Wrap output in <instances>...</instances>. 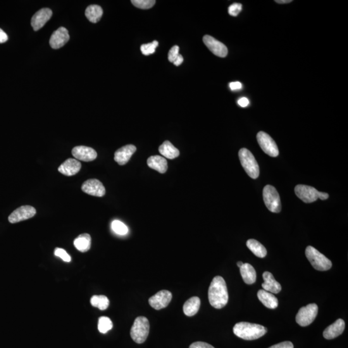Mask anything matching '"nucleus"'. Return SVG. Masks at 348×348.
<instances>
[{"mask_svg":"<svg viewBox=\"0 0 348 348\" xmlns=\"http://www.w3.org/2000/svg\"><path fill=\"white\" fill-rule=\"evenodd\" d=\"M210 304L216 309H221L227 304L228 294L225 280L221 276L213 279L208 290Z\"/></svg>","mask_w":348,"mask_h":348,"instance_id":"nucleus-1","label":"nucleus"},{"mask_svg":"<svg viewBox=\"0 0 348 348\" xmlns=\"http://www.w3.org/2000/svg\"><path fill=\"white\" fill-rule=\"evenodd\" d=\"M233 331L237 337L247 340L257 339L263 337L268 331L263 326L246 322L236 324Z\"/></svg>","mask_w":348,"mask_h":348,"instance_id":"nucleus-2","label":"nucleus"},{"mask_svg":"<svg viewBox=\"0 0 348 348\" xmlns=\"http://www.w3.org/2000/svg\"><path fill=\"white\" fill-rule=\"evenodd\" d=\"M295 194L306 203H311L316 201L319 198L323 200L327 199L329 195L327 193L319 192L316 188L310 186L299 185L295 188Z\"/></svg>","mask_w":348,"mask_h":348,"instance_id":"nucleus-3","label":"nucleus"},{"mask_svg":"<svg viewBox=\"0 0 348 348\" xmlns=\"http://www.w3.org/2000/svg\"><path fill=\"white\" fill-rule=\"evenodd\" d=\"M149 321L145 317H138L133 324L130 330V336L133 341L142 344L147 340L149 334Z\"/></svg>","mask_w":348,"mask_h":348,"instance_id":"nucleus-4","label":"nucleus"},{"mask_svg":"<svg viewBox=\"0 0 348 348\" xmlns=\"http://www.w3.org/2000/svg\"><path fill=\"white\" fill-rule=\"evenodd\" d=\"M239 157L240 163L248 175L254 180L258 178L259 166L252 152L249 150L243 148L239 150Z\"/></svg>","mask_w":348,"mask_h":348,"instance_id":"nucleus-5","label":"nucleus"},{"mask_svg":"<svg viewBox=\"0 0 348 348\" xmlns=\"http://www.w3.org/2000/svg\"><path fill=\"white\" fill-rule=\"evenodd\" d=\"M305 253H306L307 259L316 270L326 271L330 270L332 266L330 260L313 247H307Z\"/></svg>","mask_w":348,"mask_h":348,"instance_id":"nucleus-6","label":"nucleus"},{"mask_svg":"<svg viewBox=\"0 0 348 348\" xmlns=\"http://www.w3.org/2000/svg\"><path fill=\"white\" fill-rule=\"evenodd\" d=\"M263 199L267 208L273 213H279L281 211V202L280 194L275 187L266 185L263 189Z\"/></svg>","mask_w":348,"mask_h":348,"instance_id":"nucleus-7","label":"nucleus"},{"mask_svg":"<svg viewBox=\"0 0 348 348\" xmlns=\"http://www.w3.org/2000/svg\"><path fill=\"white\" fill-rule=\"evenodd\" d=\"M318 314V306L316 304H309L302 307L296 316V322L300 326H309L316 318Z\"/></svg>","mask_w":348,"mask_h":348,"instance_id":"nucleus-8","label":"nucleus"},{"mask_svg":"<svg viewBox=\"0 0 348 348\" xmlns=\"http://www.w3.org/2000/svg\"><path fill=\"white\" fill-rule=\"evenodd\" d=\"M257 140L259 146L261 147L264 153L273 157L279 156L280 152H279L277 145L275 144V141L268 133L261 131L257 133Z\"/></svg>","mask_w":348,"mask_h":348,"instance_id":"nucleus-9","label":"nucleus"},{"mask_svg":"<svg viewBox=\"0 0 348 348\" xmlns=\"http://www.w3.org/2000/svg\"><path fill=\"white\" fill-rule=\"evenodd\" d=\"M172 299V294L168 290H161L156 295L150 298L149 302L154 309L156 310L167 307Z\"/></svg>","mask_w":348,"mask_h":348,"instance_id":"nucleus-10","label":"nucleus"},{"mask_svg":"<svg viewBox=\"0 0 348 348\" xmlns=\"http://www.w3.org/2000/svg\"><path fill=\"white\" fill-rule=\"evenodd\" d=\"M36 214H37V211L34 207L25 205L15 210L9 216V221L13 224L17 223L33 218Z\"/></svg>","mask_w":348,"mask_h":348,"instance_id":"nucleus-11","label":"nucleus"},{"mask_svg":"<svg viewBox=\"0 0 348 348\" xmlns=\"http://www.w3.org/2000/svg\"><path fill=\"white\" fill-rule=\"evenodd\" d=\"M202 40L205 45L216 56L220 58H225L227 56V47L223 43L209 35H205Z\"/></svg>","mask_w":348,"mask_h":348,"instance_id":"nucleus-12","label":"nucleus"},{"mask_svg":"<svg viewBox=\"0 0 348 348\" xmlns=\"http://www.w3.org/2000/svg\"><path fill=\"white\" fill-rule=\"evenodd\" d=\"M82 189L86 194L96 197L104 196L106 192L103 185L96 179L86 181L82 185Z\"/></svg>","mask_w":348,"mask_h":348,"instance_id":"nucleus-13","label":"nucleus"},{"mask_svg":"<svg viewBox=\"0 0 348 348\" xmlns=\"http://www.w3.org/2000/svg\"><path fill=\"white\" fill-rule=\"evenodd\" d=\"M70 39L68 31L65 27H59L54 31L50 39V45L52 49H58L63 47Z\"/></svg>","mask_w":348,"mask_h":348,"instance_id":"nucleus-14","label":"nucleus"},{"mask_svg":"<svg viewBox=\"0 0 348 348\" xmlns=\"http://www.w3.org/2000/svg\"><path fill=\"white\" fill-rule=\"evenodd\" d=\"M73 156L78 160L90 162L94 161L97 156L96 150L92 148L85 146H78L72 150Z\"/></svg>","mask_w":348,"mask_h":348,"instance_id":"nucleus-15","label":"nucleus"},{"mask_svg":"<svg viewBox=\"0 0 348 348\" xmlns=\"http://www.w3.org/2000/svg\"><path fill=\"white\" fill-rule=\"evenodd\" d=\"M52 11L48 8L42 9L32 16L31 25L34 30H40L52 17Z\"/></svg>","mask_w":348,"mask_h":348,"instance_id":"nucleus-16","label":"nucleus"},{"mask_svg":"<svg viewBox=\"0 0 348 348\" xmlns=\"http://www.w3.org/2000/svg\"><path fill=\"white\" fill-rule=\"evenodd\" d=\"M136 151V147L133 145H128L120 148L114 154V160L120 165H124L129 161L131 157Z\"/></svg>","mask_w":348,"mask_h":348,"instance_id":"nucleus-17","label":"nucleus"},{"mask_svg":"<svg viewBox=\"0 0 348 348\" xmlns=\"http://www.w3.org/2000/svg\"><path fill=\"white\" fill-rule=\"evenodd\" d=\"M82 164L77 159L69 158L59 166L58 171L63 175L72 176L80 171Z\"/></svg>","mask_w":348,"mask_h":348,"instance_id":"nucleus-18","label":"nucleus"},{"mask_svg":"<svg viewBox=\"0 0 348 348\" xmlns=\"http://www.w3.org/2000/svg\"><path fill=\"white\" fill-rule=\"evenodd\" d=\"M345 328V323L342 319H338L334 323L329 326L324 331L323 336L326 339H333L342 334Z\"/></svg>","mask_w":348,"mask_h":348,"instance_id":"nucleus-19","label":"nucleus"},{"mask_svg":"<svg viewBox=\"0 0 348 348\" xmlns=\"http://www.w3.org/2000/svg\"><path fill=\"white\" fill-rule=\"evenodd\" d=\"M264 283L262 284V287L266 292L271 294H279L281 291V286L274 278L273 275L269 271H265L263 273Z\"/></svg>","mask_w":348,"mask_h":348,"instance_id":"nucleus-20","label":"nucleus"},{"mask_svg":"<svg viewBox=\"0 0 348 348\" xmlns=\"http://www.w3.org/2000/svg\"><path fill=\"white\" fill-rule=\"evenodd\" d=\"M147 164L150 168L154 169L159 173H165L168 169L167 161L163 157L154 156L147 159Z\"/></svg>","mask_w":348,"mask_h":348,"instance_id":"nucleus-21","label":"nucleus"},{"mask_svg":"<svg viewBox=\"0 0 348 348\" xmlns=\"http://www.w3.org/2000/svg\"><path fill=\"white\" fill-rule=\"evenodd\" d=\"M257 297L260 301L268 308L275 309L278 306L277 299L270 292L264 290H260L257 293Z\"/></svg>","mask_w":348,"mask_h":348,"instance_id":"nucleus-22","label":"nucleus"},{"mask_svg":"<svg viewBox=\"0 0 348 348\" xmlns=\"http://www.w3.org/2000/svg\"><path fill=\"white\" fill-rule=\"evenodd\" d=\"M240 272L242 280L247 285H252L256 283L257 274L254 267L249 263H244L240 267Z\"/></svg>","mask_w":348,"mask_h":348,"instance_id":"nucleus-23","label":"nucleus"},{"mask_svg":"<svg viewBox=\"0 0 348 348\" xmlns=\"http://www.w3.org/2000/svg\"><path fill=\"white\" fill-rule=\"evenodd\" d=\"M201 306V300L199 297H193L186 301L183 306V312L186 316L192 317L197 314Z\"/></svg>","mask_w":348,"mask_h":348,"instance_id":"nucleus-24","label":"nucleus"},{"mask_svg":"<svg viewBox=\"0 0 348 348\" xmlns=\"http://www.w3.org/2000/svg\"><path fill=\"white\" fill-rule=\"evenodd\" d=\"M159 151L163 157L173 159L180 156V152L168 141H166L159 147Z\"/></svg>","mask_w":348,"mask_h":348,"instance_id":"nucleus-25","label":"nucleus"},{"mask_svg":"<svg viewBox=\"0 0 348 348\" xmlns=\"http://www.w3.org/2000/svg\"><path fill=\"white\" fill-rule=\"evenodd\" d=\"M74 245L79 251L87 252L91 247V237L88 233H83L76 238Z\"/></svg>","mask_w":348,"mask_h":348,"instance_id":"nucleus-26","label":"nucleus"},{"mask_svg":"<svg viewBox=\"0 0 348 348\" xmlns=\"http://www.w3.org/2000/svg\"><path fill=\"white\" fill-rule=\"evenodd\" d=\"M103 11L97 5H91L85 11V16L90 22L96 23L101 20Z\"/></svg>","mask_w":348,"mask_h":348,"instance_id":"nucleus-27","label":"nucleus"},{"mask_svg":"<svg viewBox=\"0 0 348 348\" xmlns=\"http://www.w3.org/2000/svg\"><path fill=\"white\" fill-rule=\"evenodd\" d=\"M247 246L251 252L259 258H264L267 254L265 247L261 243L255 239H249L247 242Z\"/></svg>","mask_w":348,"mask_h":348,"instance_id":"nucleus-28","label":"nucleus"},{"mask_svg":"<svg viewBox=\"0 0 348 348\" xmlns=\"http://www.w3.org/2000/svg\"><path fill=\"white\" fill-rule=\"evenodd\" d=\"M92 306L97 307L100 310H106L109 306L110 301L105 295H94L90 299Z\"/></svg>","mask_w":348,"mask_h":348,"instance_id":"nucleus-29","label":"nucleus"},{"mask_svg":"<svg viewBox=\"0 0 348 348\" xmlns=\"http://www.w3.org/2000/svg\"><path fill=\"white\" fill-rule=\"evenodd\" d=\"M113 328V322L107 317H101L99 319L98 330L100 333H107Z\"/></svg>","mask_w":348,"mask_h":348,"instance_id":"nucleus-30","label":"nucleus"},{"mask_svg":"<svg viewBox=\"0 0 348 348\" xmlns=\"http://www.w3.org/2000/svg\"><path fill=\"white\" fill-rule=\"evenodd\" d=\"M111 227L114 232L118 235H125L127 234L128 232L127 226L120 221H114L112 223Z\"/></svg>","mask_w":348,"mask_h":348,"instance_id":"nucleus-31","label":"nucleus"},{"mask_svg":"<svg viewBox=\"0 0 348 348\" xmlns=\"http://www.w3.org/2000/svg\"><path fill=\"white\" fill-rule=\"evenodd\" d=\"M131 2L137 8L149 9L154 6L156 2L155 0H132Z\"/></svg>","mask_w":348,"mask_h":348,"instance_id":"nucleus-32","label":"nucleus"},{"mask_svg":"<svg viewBox=\"0 0 348 348\" xmlns=\"http://www.w3.org/2000/svg\"><path fill=\"white\" fill-rule=\"evenodd\" d=\"M159 43L157 41H154L150 44H144L141 46V51L145 56H149V55L154 54L156 52V49L158 46Z\"/></svg>","mask_w":348,"mask_h":348,"instance_id":"nucleus-33","label":"nucleus"},{"mask_svg":"<svg viewBox=\"0 0 348 348\" xmlns=\"http://www.w3.org/2000/svg\"><path fill=\"white\" fill-rule=\"evenodd\" d=\"M55 256L59 257L63 261L66 262V263H69L71 261V257L67 254V252L65 251V250L62 249H59L57 248L54 251Z\"/></svg>","mask_w":348,"mask_h":348,"instance_id":"nucleus-34","label":"nucleus"},{"mask_svg":"<svg viewBox=\"0 0 348 348\" xmlns=\"http://www.w3.org/2000/svg\"><path fill=\"white\" fill-rule=\"evenodd\" d=\"M242 4L234 3L231 5L228 8V13L230 16H237L239 15L240 12L242 11Z\"/></svg>","mask_w":348,"mask_h":348,"instance_id":"nucleus-35","label":"nucleus"},{"mask_svg":"<svg viewBox=\"0 0 348 348\" xmlns=\"http://www.w3.org/2000/svg\"><path fill=\"white\" fill-rule=\"evenodd\" d=\"M179 55H180V47L178 45H174L168 52V58L169 61L171 62V63H173V61L178 58Z\"/></svg>","mask_w":348,"mask_h":348,"instance_id":"nucleus-36","label":"nucleus"},{"mask_svg":"<svg viewBox=\"0 0 348 348\" xmlns=\"http://www.w3.org/2000/svg\"><path fill=\"white\" fill-rule=\"evenodd\" d=\"M189 348H215L208 343L204 342H195L190 345Z\"/></svg>","mask_w":348,"mask_h":348,"instance_id":"nucleus-37","label":"nucleus"},{"mask_svg":"<svg viewBox=\"0 0 348 348\" xmlns=\"http://www.w3.org/2000/svg\"><path fill=\"white\" fill-rule=\"evenodd\" d=\"M294 344L290 341H286L280 343V344L272 345L269 348H294Z\"/></svg>","mask_w":348,"mask_h":348,"instance_id":"nucleus-38","label":"nucleus"},{"mask_svg":"<svg viewBox=\"0 0 348 348\" xmlns=\"http://www.w3.org/2000/svg\"><path fill=\"white\" fill-rule=\"evenodd\" d=\"M231 90H236L242 89V84L239 82H232L230 83Z\"/></svg>","mask_w":348,"mask_h":348,"instance_id":"nucleus-39","label":"nucleus"},{"mask_svg":"<svg viewBox=\"0 0 348 348\" xmlns=\"http://www.w3.org/2000/svg\"><path fill=\"white\" fill-rule=\"evenodd\" d=\"M8 40V36L1 28H0V44H4Z\"/></svg>","mask_w":348,"mask_h":348,"instance_id":"nucleus-40","label":"nucleus"},{"mask_svg":"<svg viewBox=\"0 0 348 348\" xmlns=\"http://www.w3.org/2000/svg\"><path fill=\"white\" fill-rule=\"evenodd\" d=\"M238 104L242 107H246L249 105V100L247 97H242V98L238 100Z\"/></svg>","mask_w":348,"mask_h":348,"instance_id":"nucleus-41","label":"nucleus"},{"mask_svg":"<svg viewBox=\"0 0 348 348\" xmlns=\"http://www.w3.org/2000/svg\"><path fill=\"white\" fill-rule=\"evenodd\" d=\"M183 62V57L181 54L179 55L176 60L173 61V64L176 66H180Z\"/></svg>","mask_w":348,"mask_h":348,"instance_id":"nucleus-42","label":"nucleus"},{"mask_svg":"<svg viewBox=\"0 0 348 348\" xmlns=\"http://www.w3.org/2000/svg\"><path fill=\"white\" fill-rule=\"evenodd\" d=\"M275 2L279 4H290L292 2V0H276Z\"/></svg>","mask_w":348,"mask_h":348,"instance_id":"nucleus-43","label":"nucleus"},{"mask_svg":"<svg viewBox=\"0 0 348 348\" xmlns=\"http://www.w3.org/2000/svg\"><path fill=\"white\" fill-rule=\"evenodd\" d=\"M243 264H244V263H243L242 262H240V261L238 262V263H237V266H239V268H240V267H241L243 265Z\"/></svg>","mask_w":348,"mask_h":348,"instance_id":"nucleus-44","label":"nucleus"}]
</instances>
